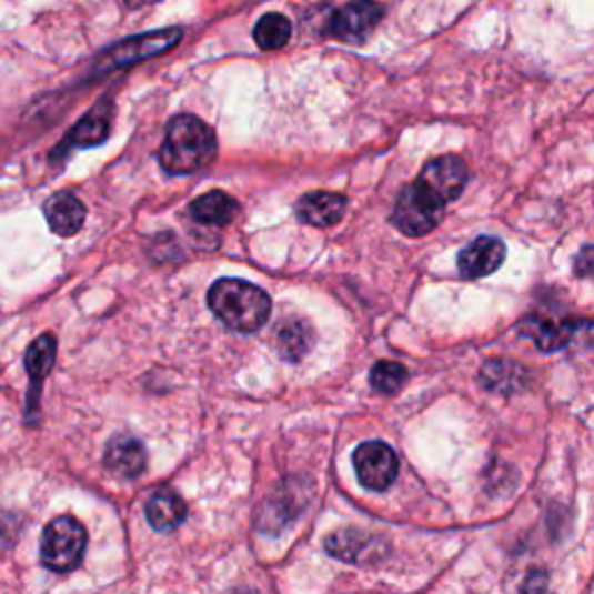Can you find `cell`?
Returning a JSON list of instances; mask_svg holds the SVG:
<instances>
[{
  "instance_id": "cell-1",
  "label": "cell",
  "mask_w": 594,
  "mask_h": 594,
  "mask_svg": "<svg viewBox=\"0 0 594 594\" xmlns=\"http://www.w3.org/2000/svg\"><path fill=\"white\" fill-rule=\"evenodd\" d=\"M217 157V135L193 114H177L165 128L159 161L168 174H193Z\"/></svg>"
},
{
  "instance_id": "cell-2",
  "label": "cell",
  "mask_w": 594,
  "mask_h": 594,
  "mask_svg": "<svg viewBox=\"0 0 594 594\" xmlns=\"http://www.w3.org/2000/svg\"><path fill=\"white\" fill-rule=\"evenodd\" d=\"M207 302L217 319L235 332L261 330L272 312L270 295L242 279H219L207 293Z\"/></svg>"
},
{
  "instance_id": "cell-3",
  "label": "cell",
  "mask_w": 594,
  "mask_h": 594,
  "mask_svg": "<svg viewBox=\"0 0 594 594\" xmlns=\"http://www.w3.org/2000/svg\"><path fill=\"white\" fill-rule=\"evenodd\" d=\"M89 544L87 527L72 519V515H59L51 521L40 541V562L49 572L68 574L82 564Z\"/></svg>"
},
{
  "instance_id": "cell-4",
  "label": "cell",
  "mask_w": 594,
  "mask_h": 594,
  "mask_svg": "<svg viewBox=\"0 0 594 594\" xmlns=\"http://www.w3.org/2000/svg\"><path fill=\"white\" fill-rule=\"evenodd\" d=\"M179 40H182V29H161V31L128 38L110 47L108 51H102L95 63V72L105 74V72H114L121 68H133L147 59H157L165 54V51L174 49Z\"/></svg>"
},
{
  "instance_id": "cell-5",
  "label": "cell",
  "mask_w": 594,
  "mask_h": 594,
  "mask_svg": "<svg viewBox=\"0 0 594 594\" xmlns=\"http://www.w3.org/2000/svg\"><path fill=\"white\" fill-rule=\"evenodd\" d=\"M444 207L430 189L413 182L397 198L393 223L406 238H423L444 219Z\"/></svg>"
},
{
  "instance_id": "cell-6",
  "label": "cell",
  "mask_w": 594,
  "mask_h": 594,
  "mask_svg": "<svg viewBox=\"0 0 594 594\" xmlns=\"http://www.w3.org/2000/svg\"><path fill=\"white\" fill-rule=\"evenodd\" d=\"M112 119L114 100L110 95H102L95 105L70 128V133L61 140V144L54 147L51 161H63L72 149H93L105 144L112 133Z\"/></svg>"
},
{
  "instance_id": "cell-7",
  "label": "cell",
  "mask_w": 594,
  "mask_h": 594,
  "mask_svg": "<svg viewBox=\"0 0 594 594\" xmlns=\"http://www.w3.org/2000/svg\"><path fill=\"white\" fill-rule=\"evenodd\" d=\"M353 467L358 474V481L368 490H389L397 474H400V460L391 446L381 442H368L358 446L353 453Z\"/></svg>"
},
{
  "instance_id": "cell-8",
  "label": "cell",
  "mask_w": 594,
  "mask_h": 594,
  "mask_svg": "<svg viewBox=\"0 0 594 594\" xmlns=\"http://www.w3.org/2000/svg\"><path fill=\"white\" fill-rule=\"evenodd\" d=\"M57 363V338L54 334H42L23 355L26 372H29V395H26V416L29 423H33V416L40 411V395H42V383L49 376L51 368Z\"/></svg>"
},
{
  "instance_id": "cell-9",
  "label": "cell",
  "mask_w": 594,
  "mask_h": 594,
  "mask_svg": "<svg viewBox=\"0 0 594 594\" xmlns=\"http://www.w3.org/2000/svg\"><path fill=\"white\" fill-rule=\"evenodd\" d=\"M419 184L430 189L446 204L460 198L464 184H467V165H464L460 157H453V153H449V157H439L423 168Z\"/></svg>"
},
{
  "instance_id": "cell-10",
  "label": "cell",
  "mask_w": 594,
  "mask_h": 594,
  "mask_svg": "<svg viewBox=\"0 0 594 594\" xmlns=\"http://www.w3.org/2000/svg\"><path fill=\"white\" fill-rule=\"evenodd\" d=\"M383 8L376 3H351L334 10L328 21V36L344 42H363L381 21Z\"/></svg>"
},
{
  "instance_id": "cell-11",
  "label": "cell",
  "mask_w": 594,
  "mask_h": 594,
  "mask_svg": "<svg viewBox=\"0 0 594 594\" xmlns=\"http://www.w3.org/2000/svg\"><path fill=\"white\" fill-rule=\"evenodd\" d=\"M105 470L119 479H138L147 470V449L138 436L117 434L105 449Z\"/></svg>"
},
{
  "instance_id": "cell-12",
  "label": "cell",
  "mask_w": 594,
  "mask_h": 594,
  "mask_svg": "<svg viewBox=\"0 0 594 594\" xmlns=\"http://www.w3.org/2000/svg\"><path fill=\"white\" fill-rule=\"evenodd\" d=\"M506 258V246L495 238H479L470 246H464L457 255V270L464 279H481L502 268Z\"/></svg>"
},
{
  "instance_id": "cell-13",
  "label": "cell",
  "mask_w": 594,
  "mask_h": 594,
  "mask_svg": "<svg viewBox=\"0 0 594 594\" xmlns=\"http://www.w3.org/2000/svg\"><path fill=\"white\" fill-rule=\"evenodd\" d=\"M44 219L51 228V232H57L59 238H72L82 230L87 221V207L84 202L70 191H59L54 195H49L44 200Z\"/></svg>"
},
{
  "instance_id": "cell-14",
  "label": "cell",
  "mask_w": 594,
  "mask_h": 594,
  "mask_svg": "<svg viewBox=\"0 0 594 594\" xmlns=\"http://www.w3.org/2000/svg\"><path fill=\"white\" fill-rule=\"evenodd\" d=\"M344 210H346V198L342 193H330V191L306 193L295 204L298 219L316 228L334 225L344 217Z\"/></svg>"
},
{
  "instance_id": "cell-15",
  "label": "cell",
  "mask_w": 594,
  "mask_h": 594,
  "mask_svg": "<svg viewBox=\"0 0 594 594\" xmlns=\"http://www.w3.org/2000/svg\"><path fill=\"white\" fill-rule=\"evenodd\" d=\"M147 521L157 532H172L187 521V502L174 490L161 487L147 500Z\"/></svg>"
},
{
  "instance_id": "cell-16",
  "label": "cell",
  "mask_w": 594,
  "mask_h": 594,
  "mask_svg": "<svg viewBox=\"0 0 594 594\" xmlns=\"http://www.w3.org/2000/svg\"><path fill=\"white\" fill-rule=\"evenodd\" d=\"M238 200L225 191H210L191 202V217L202 225H228L238 217Z\"/></svg>"
},
{
  "instance_id": "cell-17",
  "label": "cell",
  "mask_w": 594,
  "mask_h": 594,
  "mask_svg": "<svg viewBox=\"0 0 594 594\" xmlns=\"http://www.w3.org/2000/svg\"><path fill=\"white\" fill-rule=\"evenodd\" d=\"M312 342H314L312 328L300 319L283 321L276 328V349L281 358L291 360V363H295V360H300L309 349H312Z\"/></svg>"
},
{
  "instance_id": "cell-18",
  "label": "cell",
  "mask_w": 594,
  "mask_h": 594,
  "mask_svg": "<svg viewBox=\"0 0 594 594\" xmlns=\"http://www.w3.org/2000/svg\"><path fill=\"white\" fill-rule=\"evenodd\" d=\"M325 548L330 555L346 560V562H363L370 551H374V536L358 532V530H342L328 536Z\"/></svg>"
},
{
  "instance_id": "cell-19",
  "label": "cell",
  "mask_w": 594,
  "mask_h": 594,
  "mask_svg": "<svg viewBox=\"0 0 594 594\" xmlns=\"http://www.w3.org/2000/svg\"><path fill=\"white\" fill-rule=\"evenodd\" d=\"M481 381L495 393H513L523 385L525 370L513 363H506V360H493V363H487L483 368Z\"/></svg>"
},
{
  "instance_id": "cell-20",
  "label": "cell",
  "mask_w": 594,
  "mask_h": 594,
  "mask_svg": "<svg viewBox=\"0 0 594 594\" xmlns=\"http://www.w3.org/2000/svg\"><path fill=\"white\" fill-rule=\"evenodd\" d=\"M253 38H255V44L261 49L276 51L291 40V21L283 14H276V12L265 14V17H261V21L255 23Z\"/></svg>"
},
{
  "instance_id": "cell-21",
  "label": "cell",
  "mask_w": 594,
  "mask_h": 594,
  "mask_svg": "<svg viewBox=\"0 0 594 594\" xmlns=\"http://www.w3.org/2000/svg\"><path fill=\"white\" fill-rule=\"evenodd\" d=\"M530 334H532V340L536 342L538 349H544V351H555V349H562L566 342L572 340V334H574V325L566 321H536L530 325Z\"/></svg>"
},
{
  "instance_id": "cell-22",
  "label": "cell",
  "mask_w": 594,
  "mask_h": 594,
  "mask_svg": "<svg viewBox=\"0 0 594 594\" xmlns=\"http://www.w3.org/2000/svg\"><path fill=\"white\" fill-rule=\"evenodd\" d=\"M406 379H409L406 368L400 363H393V360H381V363L372 368V374H370V383L379 393H385V395H395L406 383Z\"/></svg>"
},
{
  "instance_id": "cell-23",
  "label": "cell",
  "mask_w": 594,
  "mask_h": 594,
  "mask_svg": "<svg viewBox=\"0 0 594 594\" xmlns=\"http://www.w3.org/2000/svg\"><path fill=\"white\" fill-rule=\"evenodd\" d=\"M574 270L578 276H594V246H587L578 253Z\"/></svg>"
}]
</instances>
